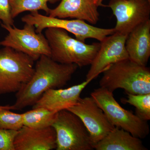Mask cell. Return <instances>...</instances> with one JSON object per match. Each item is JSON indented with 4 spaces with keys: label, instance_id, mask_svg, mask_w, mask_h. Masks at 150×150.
Returning a JSON list of instances; mask_svg holds the SVG:
<instances>
[{
    "label": "cell",
    "instance_id": "1",
    "mask_svg": "<svg viewBox=\"0 0 150 150\" xmlns=\"http://www.w3.org/2000/svg\"><path fill=\"white\" fill-rule=\"evenodd\" d=\"M75 64H60L50 56L42 55L37 61L35 71L28 83L16 95L13 110H20L35 104L50 89L66 85L78 68Z\"/></svg>",
    "mask_w": 150,
    "mask_h": 150
},
{
    "label": "cell",
    "instance_id": "2",
    "mask_svg": "<svg viewBox=\"0 0 150 150\" xmlns=\"http://www.w3.org/2000/svg\"><path fill=\"white\" fill-rule=\"evenodd\" d=\"M99 81L100 87L113 92L123 89L127 93H150V69L126 59L112 64L103 72Z\"/></svg>",
    "mask_w": 150,
    "mask_h": 150
},
{
    "label": "cell",
    "instance_id": "3",
    "mask_svg": "<svg viewBox=\"0 0 150 150\" xmlns=\"http://www.w3.org/2000/svg\"><path fill=\"white\" fill-rule=\"evenodd\" d=\"M45 35L51 59L60 64H75L80 67L90 65L100 47V43L86 44L71 37L62 28H46Z\"/></svg>",
    "mask_w": 150,
    "mask_h": 150
},
{
    "label": "cell",
    "instance_id": "4",
    "mask_svg": "<svg viewBox=\"0 0 150 150\" xmlns=\"http://www.w3.org/2000/svg\"><path fill=\"white\" fill-rule=\"evenodd\" d=\"M35 61L8 47L0 49V95L16 93L30 80Z\"/></svg>",
    "mask_w": 150,
    "mask_h": 150
},
{
    "label": "cell",
    "instance_id": "5",
    "mask_svg": "<svg viewBox=\"0 0 150 150\" xmlns=\"http://www.w3.org/2000/svg\"><path fill=\"white\" fill-rule=\"evenodd\" d=\"M91 96L114 127L124 129L141 139L149 135V127L147 121L142 120L136 114L121 107L112 92L100 87L95 89Z\"/></svg>",
    "mask_w": 150,
    "mask_h": 150
},
{
    "label": "cell",
    "instance_id": "6",
    "mask_svg": "<svg viewBox=\"0 0 150 150\" xmlns=\"http://www.w3.org/2000/svg\"><path fill=\"white\" fill-rule=\"evenodd\" d=\"M23 22L33 25L37 33H41L48 28H62L75 35L76 39L85 42L88 38H93L101 42L108 35L115 33L114 28H104L95 27L79 19L71 20L42 15L38 11L30 12L21 18Z\"/></svg>",
    "mask_w": 150,
    "mask_h": 150
},
{
    "label": "cell",
    "instance_id": "7",
    "mask_svg": "<svg viewBox=\"0 0 150 150\" xmlns=\"http://www.w3.org/2000/svg\"><path fill=\"white\" fill-rule=\"evenodd\" d=\"M57 150H93L94 145L85 126L77 115L67 110L56 113L52 126Z\"/></svg>",
    "mask_w": 150,
    "mask_h": 150
},
{
    "label": "cell",
    "instance_id": "8",
    "mask_svg": "<svg viewBox=\"0 0 150 150\" xmlns=\"http://www.w3.org/2000/svg\"><path fill=\"white\" fill-rule=\"evenodd\" d=\"M1 25L8 32V34L0 42V46L10 47L24 53L35 62L42 55L51 57V50L46 36L42 33H36L33 25L25 23L21 29L14 25L2 23Z\"/></svg>",
    "mask_w": 150,
    "mask_h": 150
},
{
    "label": "cell",
    "instance_id": "9",
    "mask_svg": "<svg viewBox=\"0 0 150 150\" xmlns=\"http://www.w3.org/2000/svg\"><path fill=\"white\" fill-rule=\"evenodd\" d=\"M107 6L116 17L115 33L128 35L139 25L150 19L149 0H110Z\"/></svg>",
    "mask_w": 150,
    "mask_h": 150
},
{
    "label": "cell",
    "instance_id": "10",
    "mask_svg": "<svg viewBox=\"0 0 150 150\" xmlns=\"http://www.w3.org/2000/svg\"><path fill=\"white\" fill-rule=\"evenodd\" d=\"M67 110L77 115L82 121L94 146L115 127L91 96L80 98L76 104Z\"/></svg>",
    "mask_w": 150,
    "mask_h": 150
},
{
    "label": "cell",
    "instance_id": "11",
    "mask_svg": "<svg viewBox=\"0 0 150 150\" xmlns=\"http://www.w3.org/2000/svg\"><path fill=\"white\" fill-rule=\"evenodd\" d=\"M127 36L114 33L100 42V47L90 65L86 80H93L110 65L129 59L125 47Z\"/></svg>",
    "mask_w": 150,
    "mask_h": 150
},
{
    "label": "cell",
    "instance_id": "12",
    "mask_svg": "<svg viewBox=\"0 0 150 150\" xmlns=\"http://www.w3.org/2000/svg\"><path fill=\"white\" fill-rule=\"evenodd\" d=\"M15 150L56 149V133L52 126L33 129L23 126L18 131L13 141Z\"/></svg>",
    "mask_w": 150,
    "mask_h": 150
},
{
    "label": "cell",
    "instance_id": "13",
    "mask_svg": "<svg viewBox=\"0 0 150 150\" xmlns=\"http://www.w3.org/2000/svg\"><path fill=\"white\" fill-rule=\"evenodd\" d=\"M92 80H86L67 88L48 89L33 105V108H44L56 112L67 110L76 103L82 92Z\"/></svg>",
    "mask_w": 150,
    "mask_h": 150
},
{
    "label": "cell",
    "instance_id": "14",
    "mask_svg": "<svg viewBox=\"0 0 150 150\" xmlns=\"http://www.w3.org/2000/svg\"><path fill=\"white\" fill-rule=\"evenodd\" d=\"M97 6L91 0H62L58 6L50 10L51 17L76 18L96 24L99 20Z\"/></svg>",
    "mask_w": 150,
    "mask_h": 150
},
{
    "label": "cell",
    "instance_id": "15",
    "mask_svg": "<svg viewBox=\"0 0 150 150\" xmlns=\"http://www.w3.org/2000/svg\"><path fill=\"white\" fill-rule=\"evenodd\" d=\"M125 47L131 61L146 66L150 56V20L135 28L127 36Z\"/></svg>",
    "mask_w": 150,
    "mask_h": 150
},
{
    "label": "cell",
    "instance_id": "16",
    "mask_svg": "<svg viewBox=\"0 0 150 150\" xmlns=\"http://www.w3.org/2000/svg\"><path fill=\"white\" fill-rule=\"evenodd\" d=\"M96 150H147L141 139L128 131L114 127L105 137L94 146Z\"/></svg>",
    "mask_w": 150,
    "mask_h": 150
},
{
    "label": "cell",
    "instance_id": "17",
    "mask_svg": "<svg viewBox=\"0 0 150 150\" xmlns=\"http://www.w3.org/2000/svg\"><path fill=\"white\" fill-rule=\"evenodd\" d=\"M57 112L44 108H33L23 113V125L33 129L52 126Z\"/></svg>",
    "mask_w": 150,
    "mask_h": 150
},
{
    "label": "cell",
    "instance_id": "18",
    "mask_svg": "<svg viewBox=\"0 0 150 150\" xmlns=\"http://www.w3.org/2000/svg\"><path fill=\"white\" fill-rule=\"evenodd\" d=\"M59 0H9L12 18H15L23 12L43 10L49 15L51 9L48 6V2L54 4Z\"/></svg>",
    "mask_w": 150,
    "mask_h": 150
},
{
    "label": "cell",
    "instance_id": "19",
    "mask_svg": "<svg viewBox=\"0 0 150 150\" xmlns=\"http://www.w3.org/2000/svg\"><path fill=\"white\" fill-rule=\"evenodd\" d=\"M127 94V98L121 100L122 102L134 106L136 108V114L138 117L144 121H149L150 119V93Z\"/></svg>",
    "mask_w": 150,
    "mask_h": 150
},
{
    "label": "cell",
    "instance_id": "20",
    "mask_svg": "<svg viewBox=\"0 0 150 150\" xmlns=\"http://www.w3.org/2000/svg\"><path fill=\"white\" fill-rule=\"evenodd\" d=\"M7 109H0V129L18 131L23 125V113Z\"/></svg>",
    "mask_w": 150,
    "mask_h": 150
},
{
    "label": "cell",
    "instance_id": "21",
    "mask_svg": "<svg viewBox=\"0 0 150 150\" xmlns=\"http://www.w3.org/2000/svg\"><path fill=\"white\" fill-rule=\"evenodd\" d=\"M17 132L0 129V150H15L13 141Z\"/></svg>",
    "mask_w": 150,
    "mask_h": 150
},
{
    "label": "cell",
    "instance_id": "22",
    "mask_svg": "<svg viewBox=\"0 0 150 150\" xmlns=\"http://www.w3.org/2000/svg\"><path fill=\"white\" fill-rule=\"evenodd\" d=\"M13 26V19L11 14V7L9 0H0V24Z\"/></svg>",
    "mask_w": 150,
    "mask_h": 150
},
{
    "label": "cell",
    "instance_id": "23",
    "mask_svg": "<svg viewBox=\"0 0 150 150\" xmlns=\"http://www.w3.org/2000/svg\"><path fill=\"white\" fill-rule=\"evenodd\" d=\"M97 6H106L103 4V0H91Z\"/></svg>",
    "mask_w": 150,
    "mask_h": 150
},
{
    "label": "cell",
    "instance_id": "24",
    "mask_svg": "<svg viewBox=\"0 0 150 150\" xmlns=\"http://www.w3.org/2000/svg\"><path fill=\"white\" fill-rule=\"evenodd\" d=\"M7 109L13 110V105H0V109Z\"/></svg>",
    "mask_w": 150,
    "mask_h": 150
},
{
    "label": "cell",
    "instance_id": "25",
    "mask_svg": "<svg viewBox=\"0 0 150 150\" xmlns=\"http://www.w3.org/2000/svg\"><path fill=\"white\" fill-rule=\"evenodd\" d=\"M149 1H150V0H149Z\"/></svg>",
    "mask_w": 150,
    "mask_h": 150
}]
</instances>
